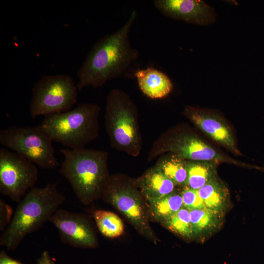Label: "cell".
<instances>
[{
    "instance_id": "24",
    "label": "cell",
    "mask_w": 264,
    "mask_h": 264,
    "mask_svg": "<svg viewBox=\"0 0 264 264\" xmlns=\"http://www.w3.org/2000/svg\"><path fill=\"white\" fill-rule=\"evenodd\" d=\"M13 211L12 207L2 199H0V230L3 231L11 222Z\"/></svg>"
},
{
    "instance_id": "7",
    "label": "cell",
    "mask_w": 264,
    "mask_h": 264,
    "mask_svg": "<svg viewBox=\"0 0 264 264\" xmlns=\"http://www.w3.org/2000/svg\"><path fill=\"white\" fill-rule=\"evenodd\" d=\"M77 88L68 75H47L41 77L32 91L29 112L32 118L65 112L77 101Z\"/></svg>"
},
{
    "instance_id": "5",
    "label": "cell",
    "mask_w": 264,
    "mask_h": 264,
    "mask_svg": "<svg viewBox=\"0 0 264 264\" xmlns=\"http://www.w3.org/2000/svg\"><path fill=\"white\" fill-rule=\"evenodd\" d=\"M105 126L111 147L132 156L142 148L138 109L125 91L112 89L106 98Z\"/></svg>"
},
{
    "instance_id": "15",
    "label": "cell",
    "mask_w": 264,
    "mask_h": 264,
    "mask_svg": "<svg viewBox=\"0 0 264 264\" xmlns=\"http://www.w3.org/2000/svg\"><path fill=\"white\" fill-rule=\"evenodd\" d=\"M134 183L147 200L156 199L174 191V183L155 166L134 180Z\"/></svg>"
},
{
    "instance_id": "16",
    "label": "cell",
    "mask_w": 264,
    "mask_h": 264,
    "mask_svg": "<svg viewBox=\"0 0 264 264\" xmlns=\"http://www.w3.org/2000/svg\"><path fill=\"white\" fill-rule=\"evenodd\" d=\"M194 238L203 239L212 234L221 226L224 213L206 208L190 211Z\"/></svg>"
},
{
    "instance_id": "2",
    "label": "cell",
    "mask_w": 264,
    "mask_h": 264,
    "mask_svg": "<svg viewBox=\"0 0 264 264\" xmlns=\"http://www.w3.org/2000/svg\"><path fill=\"white\" fill-rule=\"evenodd\" d=\"M65 200L56 184L32 188L18 202L11 222L0 235V245L15 250L27 234L48 221Z\"/></svg>"
},
{
    "instance_id": "26",
    "label": "cell",
    "mask_w": 264,
    "mask_h": 264,
    "mask_svg": "<svg viewBox=\"0 0 264 264\" xmlns=\"http://www.w3.org/2000/svg\"><path fill=\"white\" fill-rule=\"evenodd\" d=\"M37 264H54V261L49 253L46 251H44L38 259Z\"/></svg>"
},
{
    "instance_id": "11",
    "label": "cell",
    "mask_w": 264,
    "mask_h": 264,
    "mask_svg": "<svg viewBox=\"0 0 264 264\" xmlns=\"http://www.w3.org/2000/svg\"><path fill=\"white\" fill-rule=\"evenodd\" d=\"M48 221L57 229L60 240L64 244L79 248H93L98 245L93 227L83 214L59 208Z\"/></svg>"
},
{
    "instance_id": "13",
    "label": "cell",
    "mask_w": 264,
    "mask_h": 264,
    "mask_svg": "<svg viewBox=\"0 0 264 264\" xmlns=\"http://www.w3.org/2000/svg\"><path fill=\"white\" fill-rule=\"evenodd\" d=\"M184 115L198 129L232 153L239 154L232 131L227 123L215 112L187 106Z\"/></svg>"
},
{
    "instance_id": "17",
    "label": "cell",
    "mask_w": 264,
    "mask_h": 264,
    "mask_svg": "<svg viewBox=\"0 0 264 264\" xmlns=\"http://www.w3.org/2000/svg\"><path fill=\"white\" fill-rule=\"evenodd\" d=\"M198 190L205 207L224 213L229 203V194L226 186L216 176Z\"/></svg>"
},
{
    "instance_id": "23",
    "label": "cell",
    "mask_w": 264,
    "mask_h": 264,
    "mask_svg": "<svg viewBox=\"0 0 264 264\" xmlns=\"http://www.w3.org/2000/svg\"><path fill=\"white\" fill-rule=\"evenodd\" d=\"M183 207L189 211L206 208L198 190L184 186L181 193Z\"/></svg>"
},
{
    "instance_id": "25",
    "label": "cell",
    "mask_w": 264,
    "mask_h": 264,
    "mask_svg": "<svg viewBox=\"0 0 264 264\" xmlns=\"http://www.w3.org/2000/svg\"><path fill=\"white\" fill-rule=\"evenodd\" d=\"M0 264H23L21 262L12 259L8 256L6 253L1 251L0 253Z\"/></svg>"
},
{
    "instance_id": "18",
    "label": "cell",
    "mask_w": 264,
    "mask_h": 264,
    "mask_svg": "<svg viewBox=\"0 0 264 264\" xmlns=\"http://www.w3.org/2000/svg\"><path fill=\"white\" fill-rule=\"evenodd\" d=\"M218 162L187 160L188 177L184 186L198 190L217 176Z\"/></svg>"
},
{
    "instance_id": "8",
    "label": "cell",
    "mask_w": 264,
    "mask_h": 264,
    "mask_svg": "<svg viewBox=\"0 0 264 264\" xmlns=\"http://www.w3.org/2000/svg\"><path fill=\"white\" fill-rule=\"evenodd\" d=\"M166 153L175 154L186 160L238 163L218 152L194 133L185 130H170L160 135L154 142L147 159L152 161Z\"/></svg>"
},
{
    "instance_id": "9",
    "label": "cell",
    "mask_w": 264,
    "mask_h": 264,
    "mask_svg": "<svg viewBox=\"0 0 264 264\" xmlns=\"http://www.w3.org/2000/svg\"><path fill=\"white\" fill-rule=\"evenodd\" d=\"M102 196L122 213L139 232L156 242V238L149 224L144 197L134 180L126 181L117 176H110Z\"/></svg>"
},
{
    "instance_id": "19",
    "label": "cell",
    "mask_w": 264,
    "mask_h": 264,
    "mask_svg": "<svg viewBox=\"0 0 264 264\" xmlns=\"http://www.w3.org/2000/svg\"><path fill=\"white\" fill-rule=\"evenodd\" d=\"M155 166L176 186L185 185L188 177L186 160L175 154L167 153L159 157Z\"/></svg>"
},
{
    "instance_id": "1",
    "label": "cell",
    "mask_w": 264,
    "mask_h": 264,
    "mask_svg": "<svg viewBox=\"0 0 264 264\" xmlns=\"http://www.w3.org/2000/svg\"><path fill=\"white\" fill-rule=\"evenodd\" d=\"M137 12L133 10L125 24L116 31L102 37L92 46L77 72L80 91L87 87L97 88L123 75L139 53L130 40Z\"/></svg>"
},
{
    "instance_id": "3",
    "label": "cell",
    "mask_w": 264,
    "mask_h": 264,
    "mask_svg": "<svg viewBox=\"0 0 264 264\" xmlns=\"http://www.w3.org/2000/svg\"><path fill=\"white\" fill-rule=\"evenodd\" d=\"M60 152L64 159L59 173L69 182L79 201L88 204L102 196L110 177L108 153L85 148H64Z\"/></svg>"
},
{
    "instance_id": "4",
    "label": "cell",
    "mask_w": 264,
    "mask_h": 264,
    "mask_svg": "<svg viewBox=\"0 0 264 264\" xmlns=\"http://www.w3.org/2000/svg\"><path fill=\"white\" fill-rule=\"evenodd\" d=\"M100 107L83 103L69 110L44 116L39 125L52 141L79 149L99 136Z\"/></svg>"
},
{
    "instance_id": "10",
    "label": "cell",
    "mask_w": 264,
    "mask_h": 264,
    "mask_svg": "<svg viewBox=\"0 0 264 264\" xmlns=\"http://www.w3.org/2000/svg\"><path fill=\"white\" fill-rule=\"evenodd\" d=\"M38 178L35 164L21 154L0 149V193L19 202Z\"/></svg>"
},
{
    "instance_id": "12",
    "label": "cell",
    "mask_w": 264,
    "mask_h": 264,
    "mask_svg": "<svg viewBox=\"0 0 264 264\" xmlns=\"http://www.w3.org/2000/svg\"><path fill=\"white\" fill-rule=\"evenodd\" d=\"M154 6L166 17L199 25L216 19L215 10L201 0H155Z\"/></svg>"
},
{
    "instance_id": "20",
    "label": "cell",
    "mask_w": 264,
    "mask_h": 264,
    "mask_svg": "<svg viewBox=\"0 0 264 264\" xmlns=\"http://www.w3.org/2000/svg\"><path fill=\"white\" fill-rule=\"evenodd\" d=\"M152 216L162 223L183 207L181 194L175 192L161 198L147 200Z\"/></svg>"
},
{
    "instance_id": "14",
    "label": "cell",
    "mask_w": 264,
    "mask_h": 264,
    "mask_svg": "<svg viewBox=\"0 0 264 264\" xmlns=\"http://www.w3.org/2000/svg\"><path fill=\"white\" fill-rule=\"evenodd\" d=\"M134 75L141 91L151 99L163 98L173 89L170 78L164 72L154 68L139 69Z\"/></svg>"
},
{
    "instance_id": "21",
    "label": "cell",
    "mask_w": 264,
    "mask_h": 264,
    "mask_svg": "<svg viewBox=\"0 0 264 264\" xmlns=\"http://www.w3.org/2000/svg\"><path fill=\"white\" fill-rule=\"evenodd\" d=\"M96 226L104 236L114 238L121 236L124 232V224L115 213L104 210H96L93 212Z\"/></svg>"
},
{
    "instance_id": "6",
    "label": "cell",
    "mask_w": 264,
    "mask_h": 264,
    "mask_svg": "<svg viewBox=\"0 0 264 264\" xmlns=\"http://www.w3.org/2000/svg\"><path fill=\"white\" fill-rule=\"evenodd\" d=\"M50 137L39 126H13L0 131V143L43 169L60 165Z\"/></svg>"
},
{
    "instance_id": "22",
    "label": "cell",
    "mask_w": 264,
    "mask_h": 264,
    "mask_svg": "<svg viewBox=\"0 0 264 264\" xmlns=\"http://www.w3.org/2000/svg\"><path fill=\"white\" fill-rule=\"evenodd\" d=\"M161 223L168 229L185 238H194L190 211L183 207Z\"/></svg>"
}]
</instances>
